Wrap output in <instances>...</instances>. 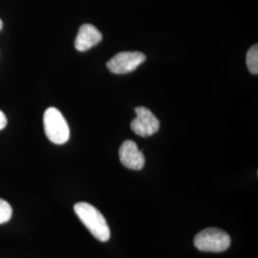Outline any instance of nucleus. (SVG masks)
I'll return each mask as SVG.
<instances>
[{"instance_id": "1", "label": "nucleus", "mask_w": 258, "mask_h": 258, "mask_svg": "<svg viewBox=\"0 0 258 258\" xmlns=\"http://www.w3.org/2000/svg\"><path fill=\"white\" fill-rule=\"evenodd\" d=\"M74 211L93 236L102 242L110 239L109 226L102 212L94 206L85 202H80L74 206Z\"/></svg>"}, {"instance_id": "2", "label": "nucleus", "mask_w": 258, "mask_h": 258, "mask_svg": "<svg viewBox=\"0 0 258 258\" xmlns=\"http://www.w3.org/2000/svg\"><path fill=\"white\" fill-rule=\"evenodd\" d=\"M47 138L55 145H63L70 138V128L61 112L55 107L47 108L43 115Z\"/></svg>"}, {"instance_id": "3", "label": "nucleus", "mask_w": 258, "mask_h": 258, "mask_svg": "<svg viewBox=\"0 0 258 258\" xmlns=\"http://www.w3.org/2000/svg\"><path fill=\"white\" fill-rule=\"evenodd\" d=\"M194 246L204 252H223L230 248L231 237L220 229L208 228L196 234Z\"/></svg>"}, {"instance_id": "4", "label": "nucleus", "mask_w": 258, "mask_h": 258, "mask_svg": "<svg viewBox=\"0 0 258 258\" xmlns=\"http://www.w3.org/2000/svg\"><path fill=\"white\" fill-rule=\"evenodd\" d=\"M146 59V55L141 52H120L114 55L106 66L113 74H127L137 69Z\"/></svg>"}, {"instance_id": "5", "label": "nucleus", "mask_w": 258, "mask_h": 258, "mask_svg": "<svg viewBox=\"0 0 258 258\" xmlns=\"http://www.w3.org/2000/svg\"><path fill=\"white\" fill-rule=\"evenodd\" d=\"M136 118L131 121L132 131L141 137L152 136L160 128V121L147 107L140 106L135 109Z\"/></svg>"}, {"instance_id": "6", "label": "nucleus", "mask_w": 258, "mask_h": 258, "mask_svg": "<svg viewBox=\"0 0 258 258\" xmlns=\"http://www.w3.org/2000/svg\"><path fill=\"white\" fill-rule=\"evenodd\" d=\"M120 163L132 170H141L146 164V158L135 142L127 140L122 143L119 150Z\"/></svg>"}, {"instance_id": "7", "label": "nucleus", "mask_w": 258, "mask_h": 258, "mask_svg": "<svg viewBox=\"0 0 258 258\" xmlns=\"http://www.w3.org/2000/svg\"><path fill=\"white\" fill-rule=\"evenodd\" d=\"M102 39V33L91 24H83L75 39V47L80 52H85L99 44Z\"/></svg>"}, {"instance_id": "8", "label": "nucleus", "mask_w": 258, "mask_h": 258, "mask_svg": "<svg viewBox=\"0 0 258 258\" xmlns=\"http://www.w3.org/2000/svg\"><path fill=\"white\" fill-rule=\"evenodd\" d=\"M246 63L249 68V72L251 74H258V46L257 44L249 48L247 56H246Z\"/></svg>"}, {"instance_id": "9", "label": "nucleus", "mask_w": 258, "mask_h": 258, "mask_svg": "<svg viewBox=\"0 0 258 258\" xmlns=\"http://www.w3.org/2000/svg\"><path fill=\"white\" fill-rule=\"evenodd\" d=\"M12 213L13 210L10 204L3 199H0V224L9 221L12 217Z\"/></svg>"}, {"instance_id": "10", "label": "nucleus", "mask_w": 258, "mask_h": 258, "mask_svg": "<svg viewBox=\"0 0 258 258\" xmlns=\"http://www.w3.org/2000/svg\"><path fill=\"white\" fill-rule=\"evenodd\" d=\"M7 124V118L5 116V114L0 110V130L4 128Z\"/></svg>"}, {"instance_id": "11", "label": "nucleus", "mask_w": 258, "mask_h": 258, "mask_svg": "<svg viewBox=\"0 0 258 258\" xmlns=\"http://www.w3.org/2000/svg\"><path fill=\"white\" fill-rule=\"evenodd\" d=\"M2 27H3V22H2V20L0 19V31L2 30Z\"/></svg>"}]
</instances>
